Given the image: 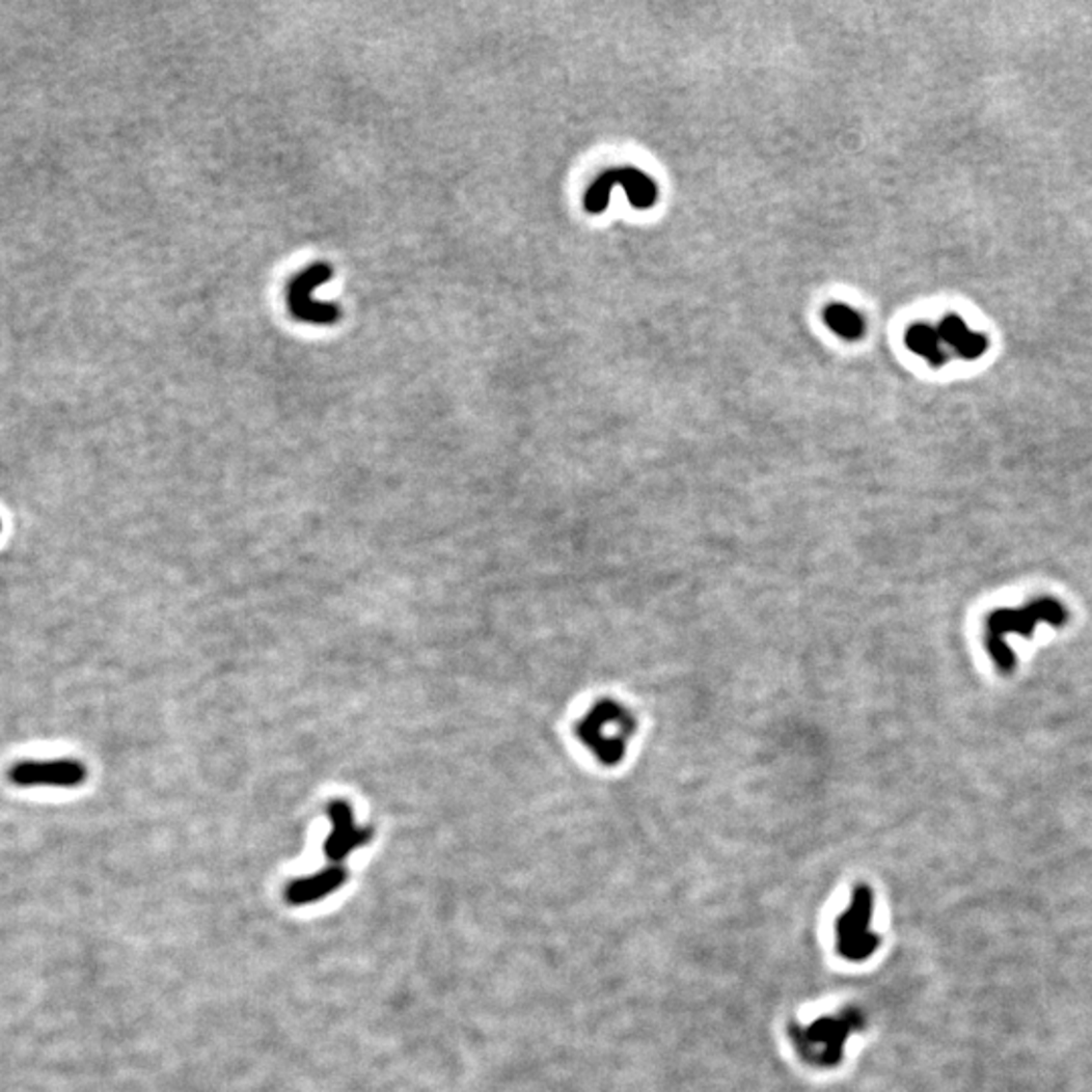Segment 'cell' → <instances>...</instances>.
<instances>
[{"instance_id":"obj_8","label":"cell","mask_w":1092,"mask_h":1092,"mask_svg":"<svg viewBox=\"0 0 1092 1092\" xmlns=\"http://www.w3.org/2000/svg\"><path fill=\"white\" fill-rule=\"evenodd\" d=\"M904 343L910 351L919 356H923L929 364L933 366H943L947 360H949V354L945 351V345L940 340V334H938V328L927 324V322H919V324H912L908 330H906V336H904Z\"/></svg>"},{"instance_id":"obj_3","label":"cell","mask_w":1092,"mask_h":1092,"mask_svg":"<svg viewBox=\"0 0 1092 1092\" xmlns=\"http://www.w3.org/2000/svg\"><path fill=\"white\" fill-rule=\"evenodd\" d=\"M10 781L19 787H78L85 767L76 759L23 761L10 769Z\"/></svg>"},{"instance_id":"obj_1","label":"cell","mask_w":1092,"mask_h":1092,"mask_svg":"<svg viewBox=\"0 0 1092 1092\" xmlns=\"http://www.w3.org/2000/svg\"><path fill=\"white\" fill-rule=\"evenodd\" d=\"M622 187L631 207L635 209H650L658 202V185L641 170L637 168H616L603 172L586 191L585 209L593 215H599L609 204L613 187Z\"/></svg>"},{"instance_id":"obj_10","label":"cell","mask_w":1092,"mask_h":1092,"mask_svg":"<svg viewBox=\"0 0 1092 1092\" xmlns=\"http://www.w3.org/2000/svg\"><path fill=\"white\" fill-rule=\"evenodd\" d=\"M825 324L846 340H858L864 334V320L854 308L846 304H829L823 312Z\"/></svg>"},{"instance_id":"obj_2","label":"cell","mask_w":1092,"mask_h":1092,"mask_svg":"<svg viewBox=\"0 0 1092 1092\" xmlns=\"http://www.w3.org/2000/svg\"><path fill=\"white\" fill-rule=\"evenodd\" d=\"M870 919H872V898H870L868 889H859L838 925L840 951L844 953V957L858 961V959H866L874 951V947L878 945V938L870 931Z\"/></svg>"},{"instance_id":"obj_5","label":"cell","mask_w":1092,"mask_h":1092,"mask_svg":"<svg viewBox=\"0 0 1092 1092\" xmlns=\"http://www.w3.org/2000/svg\"><path fill=\"white\" fill-rule=\"evenodd\" d=\"M854 1030V1017L852 1015H844V1017H821L819 1021H816L814 1026L810 1028H803L799 1032V1038L803 1036V1042H801V1048L806 1053L814 1054L816 1060H827V1062H836L842 1054L844 1048V1042L848 1040V1036L852 1034Z\"/></svg>"},{"instance_id":"obj_9","label":"cell","mask_w":1092,"mask_h":1092,"mask_svg":"<svg viewBox=\"0 0 1092 1092\" xmlns=\"http://www.w3.org/2000/svg\"><path fill=\"white\" fill-rule=\"evenodd\" d=\"M345 882V870L343 868H330V870H324L316 876L310 878H304V880H298L290 886V893L288 898L290 902L294 904H304V902H310V900H318V898L332 893L334 889H338L340 884Z\"/></svg>"},{"instance_id":"obj_4","label":"cell","mask_w":1092,"mask_h":1092,"mask_svg":"<svg viewBox=\"0 0 1092 1092\" xmlns=\"http://www.w3.org/2000/svg\"><path fill=\"white\" fill-rule=\"evenodd\" d=\"M629 722L627 716L620 708L611 704H603L601 708H595L586 716L583 725L589 746L597 750L603 759H616L622 753V742H625Z\"/></svg>"},{"instance_id":"obj_7","label":"cell","mask_w":1092,"mask_h":1092,"mask_svg":"<svg viewBox=\"0 0 1092 1092\" xmlns=\"http://www.w3.org/2000/svg\"><path fill=\"white\" fill-rule=\"evenodd\" d=\"M938 334H940V340L943 345L951 347L955 354L963 360H977L981 358L989 343L983 334L974 332L967 328V324L959 318V316H947L943 318V322L938 324Z\"/></svg>"},{"instance_id":"obj_6","label":"cell","mask_w":1092,"mask_h":1092,"mask_svg":"<svg viewBox=\"0 0 1092 1092\" xmlns=\"http://www.w3.org/2000/svg\"><path fill=\"white\" fill-rule=\"evenodd\" d=\"M328 816L334 823L332 834L326 840V856L330 859H343L351 854L354 848L362 846L371 838V829H356L352 821L351 808L345 801H334L328 808Z\"/></svg>"}]
</instances>
